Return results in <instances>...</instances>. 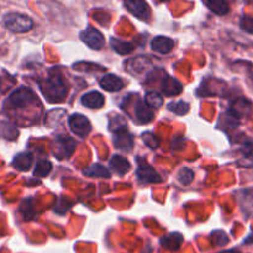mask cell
<instances>
[{
	"label": "cell",
	"mask_w": 253,
	"mask_h": 253,
	"mask_svg": "<svg viewBox=\"0 0 253 253\" xmlns=\"http://www.w3.org/2000/svg\"><path fill=\"white\" fill-rule=\"evenodd\" d=\"M39 86L44 98L51 103L63 101L67 96V86L58 73H51L46 79L40 81Z\"/></svg>",
	"instance_id": "1"
},
{
	"label": "cell",
	"mask_w": 253,
	"mask_h": 253,
	"mask_svg": "<svg viewBox=\"0 0 253 253\" xmlns=\"http://www.w3.org/2000/svg\"><path fill=\"white\" fill-rule=\"evenodd\" d=\"M2 24L11 32H27L34 26V22L29 16L19 12H9L5 15Z\"/></svg>",
	"instance_id": "2"
},
{
	"label": "cell",
	"mask_w": 253,
	"mask_h": 253,
	"mask_svg": "<svg viewBox=\"0 0 253 253\" xmlns=\"http://www.w3.org/2000/svg\"><path fill=\"white\" fill-rule=\"evenodd\" d=\"M76 146L77 142L73 138L66 135H59L54 138L53 153L58 160H66L73 155Z\"/></svg>",
	"instance_id": "3"
},
{
	"label": "cell",
	"mask_w": 253,
	"mask_h": 253,
	"mask_svg": "<svg viewBox=\"0 0 253 253\" xmlns=\"http://www.w3.org/2000/svg\"><path fill=\"white\" fill-rule=\"evenodd\" d=\"M137 174L138 180L141 183H146V184H156V183L162 182V178L155 170L152 166L148 165L145 160L142 158H137Z\"/></svg>",
	"instance_id": "4"
},
{
	"label": "cell",
	"mask_w": 253,
	"mask_h": 253,
	"mask_svg": "<svg viewBox=\"0 0 253 253\" xmlns=\"http://www.w3.org/2000/svg\"><path fill=\"white\" fill-rule=\"evenodd\" d=\"M68 124L72 132L76 133L78 137H86L91 131L90 121L86 116L82 115V114H73V115L69 116Z\"/></svg>",
	"instance_id": "5"
},
{
	"label": "cell",
	"mask_w": 253,
	"mask_h": 253,
	"mask_svg": "<svg viewBox=\"0 0 253 253\" xmlns=\"http://www.w3.org/2000/svg\"><path fill=\"white\" fill-rule=\"evenodd\" d=\"M9 101L15 108H26L36 101L34 91L25 86H20L19 89L14 90L9 96Z\"/></svg>",
	"instance_id": "6"
},
{
	"label": "cell",
	"mask_w": 253,
	"mask_h": 253,
	"mask_svg": "<svg viewBox=\"0 0 253 253\" xmlns=\"http://www.w3.org/2000/svg\"><path fill=\"white\" fill-rule=\"evenodd\" d=\"M81 40L91 49H100L105 44L103 34L94 27H88L81 32Z\"/></svg>",
	"instance_id": "7"
},
{
	"label": "cell",
	"mask_w": 253,
	"mask_h": 253,
	"mask_svg": "<svg viewBox=\"0 0 253 253\" xmlns=\"http://www.w3.org/2000/svg\"><path fill=\"white\" fill-rule=\"evenodd\" d=\"M125 6L127 7V10L131 12V14L135 15V16L138 17L140 20L147 21V20L150 19L151 10H150V6H148L145 1H141V0L126 1Z\"/></svg>",
	"instance_id": "8"
},
{
	"label": "cell",
	"mask_w": 253,
	"mask_h": 253,
	"mask_svg": "<svg viewBox=\"0 0 253 253\" xmlns=\"http://www.w3.org/2000/svg\"><path fill=\"white\" fill-rule=\"evenodd\" d=\"M114 145L116 148L123 151H131L133 147V137L130 132H128L127 127L119 130L114 132Z\"/></svg>",
	"instance_id": "9"
},
{
	"label": "cell",
	"mask_w": 253,
	"mask_h": 253,
	"mask_svg": "<svg viewBox=\"0 0 253 253\" xmlns=\"http://www.w3.org/2000/svg\"><path fill=\"white\" fill-rule=\"evenodd\" d=\"M161 90L165 95L167 96H175L179 95L183 91V85L179 81L172 78L169 76H166L161 82Z\"/></svg>",
	"instance_id": "10"
},
{
	"label": "cell",
	"mask_w": 253,
	"mask_h": 253,
	"mask_svg": "<svg viewBox=\"0 0 253 253\" xmlns=\"http://www.w3.org/2000/svg\"><path fill=\"white\" fill-rule=\"evenodd\" d=\"M81 103L82 105L86 106V108L100 109L105 104V99H104L103 94H100L99 91H89L82 96Z\"/></svg>",
	"instance_id": "11"
},
{
	"label": "cell",
	"mask_w": 253,
	"mask_h": 253,
	"mask_svg": "<svg viewBox=\"0 0 253 253\" xmlns=\"http://www.w3.org/2000/svg\"><path fill=\"white\" fill-rule=\"evenodd\" d=\"M151 47H152L153 51L158 52V53H169L170 51L173 49L174 47V41L169 37H166V36H157L152 40L151 42Z\"/></svg>",
	"instance_id": "12"
},
{
	"label": "cell",
	"mask_w": 253,
	"mask_h": 253,
	"mask_svg": "<svg viewBox=\"0 0 253 253\" xmlns=\"http://www.w3.org/2000/svg\"><path fill=\"white\" fill-rule=\"evenodd\" d=\"M100 86L105 90L114 93V91H119L123 89L124 82L120 77L115 76V74H106L100 79Z\"/></svg>",
	"instance_id": "13"
},
{
	"label": "cell",
	"mask_w": 253,
	"mask_h": 253,
	"mask_svg": "<svg viewBox=\"0 0 253 253\" xmlns=\"http://www.w3.org/2000/svg\"><path fill=\"white\" fill-rule=\"evenodd\" d=\"M250 110H251V103L247 101L246 99H239V100L232 103L229 114L231 116H234L236 120H240L241 118L246 116L250 113Z\"/></svg>",
	"instance_id": "14"
},
{
	"label": "cell",
	"mask_w": 253,
	"mask_h": 253,
	"mask_svg": "<svg viewBox=\"0 0 253 253\" xmlns=\"http://www.w3.org/2000/svg\"><path fill=\"white\" fill-rule=\"evenodd\" d=\"M161 246L169 251H177L183 244V236L179 232H172L161 239Z\"/></svg>",
	"instance_id": "15"
},
{
	"label": "cell",
	"mask_w": 253,
	"mask_h": 253,
	"mask_svg": "<svg viewBox=\"0 0 253 253\" xmlns=\"http://www.w3.org/2000/svg\"><path fill=\"white\" fill-rule=\"evenodd\" d=\"M109 166H110L111 169L119 175L126 174L131 168L130 162H128L126 158H124L123 156H119V155H115L111 157L110 162H109Z\"/></svg>",
	"instance_id": "16"
},
{
	"label": "cell",
	"mask_w": 253,
	"mask_h": 253,
	"mask_svg": "<svg viewBox=\"0 0 253 253\" xmlns=\"http://www.w3.org/2000/svg\"><path fill=\"white\" fill-rule=\"evenodd\" d=\"M135 114H136V118H137L138 123H141V124L151 123L153 119L152 109L148 108L147 104H146L145 101H138V103L136 104Z\"/></svg>",
	"instance_id": "17"
},
{
	"label": "cell",
	"mask_w": 253,
	"mask_h": 253,
	"mask_svg": "<svg viewBox=\"0 0 253 253\" xmlns=\"http://www.w3.org/2000/svg\"><path fill=\"white\" fill-rule=\"evenodd\" d=\"M32 165V155L29 152L19 153L12 161V166L21 172H26L30 169Z\"/></svg>",
	"instance_id": "18"
},
{
	"label": "cell",
	"mask_w": 253,
	"mask_h": 253,
	"mask_svg": "<svg viewBox=\"0 0 253 253\" xmlns=\"http://www.w3.org/2000/svg\"><path fill=\"white\" fill-rule=\"evenodd\" d=\"M110 46L116 53L121 54V56H125V54L131 53L133 51V44L131 42H126L123 41V40H119V39H111L110 40Z\"/></svg>",
	"instance_id": "19"
},
{
	"label": "cell",
	"mask_w": 253,
	"mask_h": 253,
	"mask_svg": "<svg viewBox=\"0 0 253 253\" xmlns=\"http://www.w3.org/2000/svg\"><path fill=\"white\" fill-rule=\"evenodd\" d=\"M83 173L86 175V177H96V178H110L111 175V173L109 172L108 168H105L101 165H98V163H95V165L90 166L89 168L84 169Z\"/></svg>",
	"instance_id": "20"
},
{
	"label": "cell",
	"mask_w": 253,
	"mask_h": 253,
	"mask_svg": "<svg viewBox=\"0 0 253 253\" xmlns=\"http://www.w3.org/2000/svg\"><path fill=\"white\" fill-rule=\"evenodd\" d=\"M241 153L242 155L239 161V165L245 168H253V143L244 146Z\"/></svg>",
	"instance_id": "21"
},
{
	"label": "cell",
	"mask_w": 253,
	"mask_h": 253,
	"mask_svg": "<svg viewBox=\"0 0 253 253\" xmlns=\"http://www.w3.org/2000/svg\"><path fill=\"white\" fill-rule=\"evenodd\" d=\"M52 163L47 160H40L36 163V167L34 169V175L37 178H44L51 173Z\"/></svg>",
	"instance_id": "22"
},
{
	"label": "cell",
	"mask_w": 253,
	"mask_h": 253,
	"mask_svg": "<svg viewBox=\"0 0 253 253\" xmlns=\"http://www.w3.org/2000/svg\"><path fill=\"white\" fill-rule=\"evenodd\" d=\"M204 5L209 7L212 12L216 15H226L229 14L230 6L226 1H204Z\"/></svg>",
	"instance_id": "23"
},
{
	"label": "cell",
	"mask_w": 253,
	"mask_h": 253,
	"mask_svg": "<svg viewBox=\"0 0 253 253\" xmlns=\"http://www.w3.org/2000/svg\"><path fill=\"white\" fill-rule=\"evenodd\" d=\"M145 103L147 104L148 108L160 109L163 105V98L157 91H150V93L146 94Z\"/></svg>",
	"instance_id": "24"
},
{
	"label": "cell",
	"mask_w": 253,
	"mask_h": 253,
	"mask_svg": "<svg viewBox=\"0 0 253 253\" xmlns=\"http://www.w3.org/2000/svg\"><path fill=\"white\" fill-rule=\"evenodd\" d=\"M210 241L212 242L214 246H225V245L229 244V237L225 231L216 230V231L210 234Z\"/></svg>",
	"instance_id": "25"
},
{
	"label": "cell",
	"mask_w": 253,
	"mask_h": 253,
	"mask_svg": "<svg viewBox=\"0 0 253 253\" xmlns=\"http://www.w3.org/2000/svg\"><path fill=\"white\" fill-rule=\"evenodd\" d=\"M167 108L168 110L177 114V115H184L189 111V104L185 103V101H173V103L168 104Z\"/></svg>",
	"instance_id": "26"
},
{
	"label": "cell",
	"mask_w": 253,
	"mask_h": 253,
	"mask_svg": "<svg viewBox=\"0 0 253 253\" xmlns=\"http://www.w3.org/2000/svg\"><path fill=\"white\" fill-rule=\"evenodd\" d=\"M193 178H194V173H193V170L189 169V168H182V169L178 172V180H179L182 184H190Z\"/></svg>",
	"instance_id": "27"
},
{
	"label": "cell",
	"mask_w": 253,
	"mask_h": 253,
	"mask_svg": "<svg viewBox=\"0 0 253 253\" xmlns=\"http://www.w3.org/2000/svg\"><path fill=\"white\" fill-rule=\"evenodd\" d=\"M109 127H110V130L113 131V132H116V131L126 128L127 126H126V123L125 120H124V118H121V116H116V118L111 119L110 120Z\"/></svg>",
	"instance_id": "28"
},
{
	"label": "cell",
	"mask_w": 253,
	"mask_h": 253,
	"mask_svg": "<svg viewBox=\"0 0 253 253\" xmlns=\"http://www.w3.org/2000/svg\"><path fill=\"white\" fill-rule=\"evenodd\" d=\"M142 137H143V142H145V145L148 146L150 148H152V150H156V148H158V146H160V141H158V138L156 137L153 133L146 132L143 133Z\"/></svg>",
	"instance_id": "29"
},
{
	"label": "cell",
	"mask_w": 253,
	"mask_h": 253,
	"mask_svg": "<svg viewBox=\"0 0 253 253\" xmlns=\"http://www.w3.org/2000/svg\"><path fill=\"white\" fill-rule=\"evenodd\" d=\"M240 27L247 34L253 35V17L247 16V15L242 16L241 20H240Z\"/></svg>",
	"instance_id": "30"
},
{
	"label": "cell",
	"mask_w": 253,
	"mask_h": 253,
	"mask_svg": "<svg viewBox=\"0 0 253 253\" xmlns=\"http://www.w3.org/2000/svg\"><path fill=\"white\" fill-rule=\"evenodd\" d=\"M220 253H241L239 250H226V251H222Z\"/></svg>",
	"instance_id": "31"
}]
</instances>
